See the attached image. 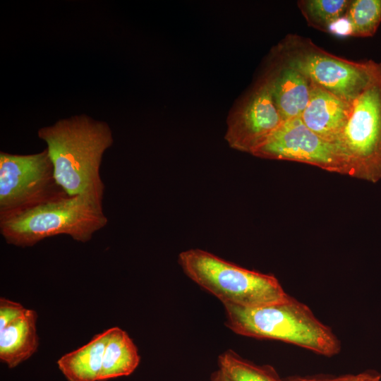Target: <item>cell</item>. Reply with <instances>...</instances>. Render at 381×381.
<instances>
[{
	"instance_id": "4",
	"label": "cell",
	"mask_w": 381,
	"mask_h": 381,
	"mask_svg": "<svg viewBox=\"0 0 381 381\" xmlns=\"http://www.w3.org/2000/svg\"><path fill=\"white\" fill-rule=\"evenodd\" d=\"M179 263L190 279L223 304L254 308L289 296L274 276L241 267L203 250L181 253Z\"/></svg>"
},
{
	"instance_id": "20",
	"label": "cell",
	"mask_w": 381,
	"mask_h": 381,
	"mask_svg": "<svg viewBox=\"0 0 381 381\" xmlns=\"http://www.w3.org/2000/svg\"><path fill=\"white\" fill-rule=\"evenodd\" d=\"M351 25L346 16L333 23L329 29V32L339 36H351Z\"/></svg>"
},
{
	"instance_id": "13",
	"label": "cell",
	"mask_w": 381,
	"mask_h": 381,
	"mask_svg": "<svg viewBox=\"0 0 381 381\" xmlns=\"http://www.w3.org/2000/svg\"><path fill=\"white\" fill-rule=\"evenodd\" d=\"M111 332V327L95 335L88 343L57 361L59 369L68 381H99Z\"/></svg>"
},
{
	"instance_id": "5",
	"label": "cell",
	"mask_w": 381,
	"mask_h": 381,
	"mask_svg": "<svg viewBox=\"0 0 381 381\" xmlns=\"http://www.w3.org/2000/svg\"><path fill=\"white\" fill-rule=\"evenodd\" d=\"M273 55L297 68L317 86L352 103L368 83L377 64L353 61L327 52L308 38L286 36Z\"/></svg>"
},
{
	"instance_id": "18",
	"label": "cell",
	"mask_w": 381,
	"mask_h": 381,
	"mask_svg": "<svg viewBox=\"0 0 381 381\" xmlns=\"http://www.w3.org/2000/svg\"><path fill=\"white\" fill-rule=\"evenodd\" d=\"M26 309L20 303L1 297L0 298V330L20 317Z\"/></svg>"
},
{
	"instance_id": "12",
	"label": "cell",
	"mask_w": 381,
	"mask_h": 381,
	"mask_svg": "<svg viewBox=\"0 0 381 381\" xmlns=\"http://www.w3.org/2000/svg\"><path fill=\"white\" fill-rule=\"evenodd\" d=\"M37 313L26 309L24 313L0 330V360L13 368L30 358L39 346Z\"/></svg>"
},
{
	"instance_id": "14",
	"label": "cell",
	"mask_w": 381,
	"mask_h": 381,
	"mask_svg": "<svg viewBox=\"0 0 381 381\" xmlns=\"http://www.w3.org/2000/svg\"><path fill=\"white\" fill-rule=\"evenodd\" d=\"M140 361L138 348L128 334L119 327H111L104 352L99 381L129 375Z\"/></svg>"
},
{
	"instance_id": "7",
	"label": "cell",
	"mask_w": 381,
	"mask_h": 381,
	"mask_svg": "<svg viewBox=\"0 0 381 381\" xmlns=\"http://www.w3.org/2000/svg\"><path fill=\"white\" fill-rule=\"evenodd\" d=\"M64 195L47 149L30 155L0 152V218Z\"/></svg>"
},
{
	"instance_id": "17",
	"label": "cell",
	"mask_w": 381,
	"mask_h": 381,
	"mask_svg": "<svg viewBox=\"0 0 381 381\" xmlns=\"http://www.w3.org/2000/svg\"><path fill=\"white\" fill-rule=\"evenodd\" d=\"M219 364L229 381H282L270 369L244 361L231 351L219 357Z\"/></svg>"
},
{
	"instance_id": "19",
	"label": "cell",
	"mask_w": 381,
	"mask_h": 381,
	"mask_svg": "<svg viewBox=\"0 0 381 381\" xmlns=\"http://www.w3.org/2000/svg\"><path fill=\"white\" fill-rule=\"evenodd\" d=\"M289 381H381V375L373 372L346 375L334 378H294Z\"/></svg>"
},
{
	"instance_id": "21",
	"label": "cell",
	"mask_w": 381,
	"mask_h": 381,
	"mask_svg": "<svg viewBox=\"0 0 381 381\" xmlns=\"http://www.w3.org/2000/svg\"><path fill=\"white\" fill-rule=\"evenodd\" d=\"M213 381H229L223 373L219 370L213 377Z\"/></svg>"
},
{
	"instance_id": "16",
	"label": "cell",
	"mask_w": 381,
	"mask_h": 381,
	"mask_svg": "<svg viewBox=\"0 0 381 381\" xmlns=\"http://www.w3.org/2000/svg\"><path fill=\"white\" fill-rule=\"evenodd\" d=\"M346 17L355 37H373L381 23V0H351Z\"/></svg>"
},
{
	"instance_id": "9",
	"label": "cell",
	"mask_w": 381,
	"mask_h": 381,
	"mask_svg": "<svg viewBox=\"0 0 381 381\" xmlns=\"http://www.w3.org/2000/svg\"><path fill=\"white\" fill-rule=\"evenodd\" d=\"M283 121L262 79L230 112L224 138L233 149L252 155Z\"/></svg>"
},
{
	"instance_id": "11",
	"label": "cell",
	"mask_w": 381,
	"mask_h": 381,
	"mask_svg": "<svg viewBox=\"0 0 381 381\" xmlns=\"http://www.w3.org/2000/svg\"><path fill=\"white\" fill-rule=\"evenodd\" d=\"M352 103L311 82L310 99L301 119L322 139L337 145L349 118Z\"/></svg>"
},
{
	"instance_id": "10",
	"label": "cell",
	"mask_w": 381,
	"mask_h": 381,
	"mask_svg": "<svg viewBox=\"0 0 381 381\" xmlns=\"http://www.w3.org/2000/svg\"><path fill=\"white\" fill-rule=\"evenodd\" d=\"M273 59L272 66L262 80L284 121L301 117L310 99L311 81L277 56L273 55Z\"/></svg>"
},
{
	"instance_id": "15",
	"label": "cell",
	"mask_w": 381,
	"mask_h": 381,
	"mask_svg": "<svg viewBox=\"0 0 381 381\" xmlns=\"http://www.w3.org/2000/svg\"><path fill=\"white\" fill-rule=\"evenodd\" d=\"M351 0H300L297 6L309 26L329 32L330 25L346 16Z\"/></svg>"
},
{
	"instance_id": "1",
	"label": "cell",
	"mask_w": 381,
	"mask_h": 381,
	"mask_svg": "<svg viewBox=\"0 0 381 381\" xmlns=\"http://www.w3.org/2000/svg\"><path fill=\"white\" fill-rule=\"evenodd\" d=\"M37 135L47 144L55 179L67 195L91 193L103 198L100 166L114 141L106 122L76 115L40 128Z\"/></svg>"
},
{
	"instance_id": "2",
	"label": "cell",
	"mask_w": 381,
	"mask_h": 381,
	"mask_svg": "<svg viewBox=\"0 0 381 381\" xmlns=\"http://www.w3.org/2000/svg\"><path fill=\"white\" fill-rule=\"evenodd\" d=\"M102 200L91 193L64 195L0 218V233L8 244L20 248L59 235L86 243L108 223Z\"/></svg>"
},
{
	"instance_id": "6",
	"label": "cell",
	"mask_w": 381,
	"mask_h": 381,
	"mask_svg": "<svg viewBox=\"0 0 381 381\" xmlns=\"http://www.w3.org/2000/svg\"><path fill=\"white\" fill-rule=\"evenodd\" d=\"M337 145L345 157L349 175L373 183L381 180V61L353 100Z\"/></svg>"
},
{
	"instance_id": "3",
	"label": "cell",
	"mask_w": 381,
	"mask_h": 381,
	"mask_svg": "<svg viewBox=\"0 0 381 381\" xmlns=\"http://www.w3.org/2000/svg\"><path fill=\"white\" fill-rule=\"evenodd\" d=\"M227 326L235 333L283 341L332 356L341 349L332 331L305 304L289 296L284 301L254 308L224 304Z\"/></svg>"
},
{
	"instance_id": "8",
	"label": "cell",
	"mask_w": 381,
	"mask_h": 381,
	"mask_svg": "<svg viewBox=\"0 0 381 381\" xmlns=\"http://www.w3.org/2000/svg\"><path fill=\"white\" fill-rule=\"evenodd\" d=\"M252 155L265 159L303 162L349 175L341 148L316 135L301 117L283 121Z\"/></svg>"
}]
</instances>
